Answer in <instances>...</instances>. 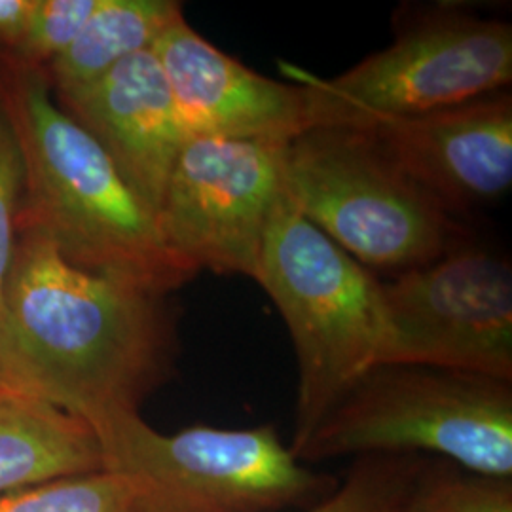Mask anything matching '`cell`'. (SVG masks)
Returning <instances> with one entry per match:
<instances>
[{
  "label": "cell",
  "mask_w": 512,
  "mask_h": 512,
  "mask_svg": "<svg viewBox=\"0 0 512 512\" xmlns=\"http://www.w3.org/2000/svg\"><path fill=\"white\" fill-rule=\"evenodd\" d=\"M376 365H423L512 382V266L458 239L437 260L380 281Z\"/></svg>",
  "instance_id": "obj_8"
},
{
  "label": "cell",
  "mask_w": 512,
  "mask_h": 512,
  "mask_svg": "<svg viewBox=\"0 0 512 512\" xmlns=\"http://www.w3.org/2000/svg\"><path fill=\"white\" fill-rule=\"evenodd\" d=\"M54 99L158 219L171 169L188 139L156 54L131 55L99 80Z\"/></svg>",
  "instance_id": "obj_12"
},
{
  "label": "cell",
  "mask_w": 512,
  "mask_h": 512,
  "mask_svg": "<svg viewBox=\"0 0 512 512\" xmlns=\"http://www.w3.org/2000/svg\"><path fill=\"white\" fill-rule=\"evenodd\" d=\"M177 355L169 294L80 270L42 232L19 228L0 315L4 387L92 423L141 412Z\"/></svg>",
  "instance_id": "obj_1"
},
{
  "label": "cell",
  "mask_w": 512,
  "mask_h": 512,
  "mask_svg": "<svg viewBox=\"0 0 512 512\" xmlns=\"http://www.w3.org/2000/svg\"><path fill=\"white\" fill-rule=\"evenodd\" d=\"M97 4L99 0H37L18 48L4 57L42 73L73 44Z\"/></svg>",
  "instance_id": "obj_18"
},
{
  "label": "cell",
  "mask_w": 512,
  "mask_h": 512,
  "mask_svg": "<svg viewBox=\"0 0 512 512\" xmlns=\"http://www.w3.org/2000/svg\"><path fill=\"white\" fill-rule=\"evenodd\" d=\"M294 207L365 268L403 274L461 239L456 217L414 183L370 128L311 126L283 147Z\"/></svg>",
  "instance_id": "obj_6"
},
{
  "label": "cell",
  "mask_w": 512,
  "mask_h": 512,
  "mask_svg": "<svg viewBox=\"0 0 512 512\" xmlns=\"http://www.w3.org/2000/svg\"><path fill=\"white\" fill-rule=\"evenodd\" d=\"M283 71L308 93L311 126L372 128L507 90L512 25L459 4L427 6L397 19L391 44L346 73Z\"/></svg>",
  "instance_id": "obj_7"
},
{
  "label": "cell",
  "mask_w": 512,
  "mask_h": 512,
  "mask_svg": "<svg viewBox=\"0 0 512 512\" xmlns=\"http://www.w3.org/2000/svg\"><path fill=\"white\" fill-rule=\"evenodd\" d=\"M88 421L14 389H0V497L103 471Z\"/></svg>",
  "instance_id": "obj_13"
},
{
  "label": "cell",
  "mask_w": 512,
  "mask_h": 512,
  "mask_svg": "<svg viewBox=\"0 0 512 512\" xmlns=\"http://www.w3.org/2000/svg\"><path fill=\"white\" fill-rule=\"evenodd\" d=\"M403 512H512V478L476 475L429 459Z\"/></svg>",
  "instance_id": "obj_17"
},
{
  "label": "cell",
  "mask_w": 512,
  "mask_h": 512,
  "mask_svg": "<svg viewBox=\"0 0 512 512\" xmlns=\"http://www.w3.org/2000/svg\"><path fill=\"white\" fill-rule=\"evenodd\" d=\"M143 482L116 471L59 478L0 497V512H129Z\"/></svg>",
  "instance_id": "obj_16"
},
{
  "label": "cell",
  "mask_w": 512,
  "mask_h": 512,
  "mask_svg": "<svg viewBox=\"0 0 512 512\" xmlns=\"http://www.w3.org/2000/svg\"><path fill=\"white\" fill-rule=\"evenodd\" d=\"M0 389H4V384H2V380H0Z\"/></svg>",
  "instance_id": "obj_21"
},
{
  "label": "cell",
  "mask_w": 512,
  "mask_h": 512,
  "mask_svg": "<svg viewBox=\"0 0 512 512\" xmlns=\"http://www.w3.org/2000/svg\"><path fill=\"white\" fill-rule=\"evenodd\" d=\"M37 0H0V55L12 54L27 31Z\"/></svg>",
  "instance_id": "obj_20"
},
{
  "label": "cell",
  "mask_w": 512,
  "mask_h": 512,
  "mask_svg": "<svg viewBox=\"0 0 512 512\" xmlns=\"http://www.w3.org/2000/svg\"><path fill=\"white\" fill-rule=\"evenodd\" d=\"M370 129L404 173L454 217L511 190L509 90Z\"/></svg>",
  "instance_id": "obj_11"
},
{
  "label": "cell",
  "mask_w": 512,
  "mask_h": 512,
  "mask_svg": "<svg viewBox=\"0 0 512 512\" xmlns=\"http://www.w3.org/2000/svg\"><path fill=\"white\" fill-rule=\"evenodd\" d=\"M255 281L281 313L298 363L294 452L349 385L376 365L380 279L315 228L283 188Z\"/></svg>",
  "instance_id": "obj_4"
},
{
  "label": "cell",
  "mask_w": 512,
  "mask_h": 512,
  "mask_svg": "<svg viewBox=\"0 0 512 512\" xmlns=\"http://www.w3.org/2000/svg\"><path fill=\"white\" fill-rule=\"evenodd\" d=\"M0 107L23 164L19 228L54 243L69 264L171 294L196 277L165 245L158 219L55 103L40 71L0 55Z\"/></svg>",
  "instance_id": "obj_2"
},
{
  "label": "cell",
  "mask_w": 512,
  "mask_h": 512,
  "mask_svg": "<svg viewBox=\"0 0 512 512\" xmlns=\"http://www.w3.org/2000/svg\"><path fill=\"white\" fill-rule=\"evenodd\" d=\"M285 145L211 137L184 143L165 186L158 226L165 245L196 274L256 279L283 192Z\"/></svg>",
  "instance_id": "obj_9"
},
{
  "label": "cell",
  "mask_w": 512,
  "mask_h": 512,
  "mask_svg": "<svg viewBox=\"0 0 512 512\" xmlns=\"http://www.w3.org/2000/svg\"><path fill=\"white\" fill-rule=\"evenodd\" d=\"M90 425L105 469L143 482L129 512L302 511L340 486L296 459L274 425L162 433L141 412H112Z\"/></svg>",
  "instance_id": "obj_5"
},
{
  "label": "cell",
  "mask_w": 512,
  "mask_h": 512,
  "mask_svg": "<svg viewBox=\"0 0 512 512\" xmlns=\"http://www.w3.org/2000/svg\"><path fill=\"white\" fill-rule=\"evenodd\" d=\"M186 139L211 137L285 145L311 128L310 103L298 82H277L222 52L177 19L156 40Z\"/></svg>",
  "instance_id": "obj_10"
},
{
  "label": "cell",
  "mask_w": 512,
  "mask_h": 512,
  "mask_svg": "<svg viewBox=\"0 0 512 512\" xmlns=\"http://www.w3.org/2000/svg\"><path fill=\"white\" fill-rule=\"evenodd\" d=\"M427 463L425 456L357 458L329 497L298 512H403Z\"/></svg>",
  "instance_id": "obj_15"
},
{
  "label": "cell",
  "mask_w": 512,
  "mask_h": 512,
  "mask_svg": "<svg viewBox=\"0 0 512 512\" xmlns=\"http://www.w3.org/2000/svg\"><path fill=\"white\" fill-rule=\"evenodd\" d=\"M181 18L183 4L177 0H99L80 35L42 76L52 95L84 88L131 55L152 50Z\"/></svg>",
  "instance_id": "obj_14"
},
{
  "label": "cell",
  "mask_w": 512,
  "mask_h": 512,
  "mask_svg": "<svg viewBox=\"0 0 512 512\" xmlns=\"http://www.w3.org/2000/svg\"><path fill=\"white\" fill-rule=\"evenodd\" d=\"M23 202V164L12 126L0 107V315L16 255Z\"/></svg>",
  "instance_id": "obj_19"
},
{
  "label": "cell",
  "mask_w": 512,
  "mask_h": 512,
  "mask_svg": "<svg viewBox=\"0 0 512 512\" xmlns=\"http://www.w3.org/2000/svg\"><path fill=\"white\" fill-rule=\"evenodd\" d=\"M293 454L306 465L429 454L512 478V382L437 366H370Z\"/></svg>",
  "instance_id": "obj_3"
}]
</instances>
